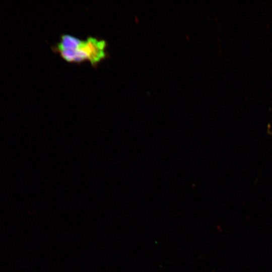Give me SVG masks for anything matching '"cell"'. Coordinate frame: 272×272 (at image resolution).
Here are the masks:
<instances>
[{
    "instance_id": "1",
    "label": "cell",
    "mask_w": 272,
    "mask_h": 272,
    "mask_svg": "<svg viewBox=\"0 0 272 272\" xmlns=\"http://www.w3.org/2000/svg\"><path fill=\"white\" fill-rule=\"evenodd\" d=\"M106 41L103 39L88 37L81 40L63 34L53 49L67 62L79 63L88 61L95 66L106 58Z\"/></svg>"
}]
</instances>
